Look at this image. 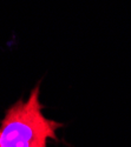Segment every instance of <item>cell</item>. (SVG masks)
I'll use <instances>...</instances> for the list:
<instances>
[{
    "instance_id": "1",
    "label": "cell",
    "mask_w": 131,
    "mask_h": 147,
    "mask_svg": "<svg viewBox=\"0 0 131 147\" xmlns=\"http://www.w3.org/2000/svg\"><path fill=\"white\" fill-rule=\"evenodd\" d=\"M40 81L31 90L27 99H18L5 112L0 122V147H47L50 140L59 141L57 132L64 124L43 113Z\"/></svg>"
}]
</instances>
